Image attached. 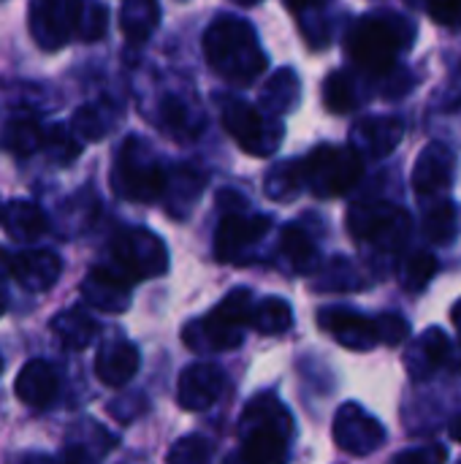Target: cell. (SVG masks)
Masks as SVG:
<instances>
[{"label":"cell","instance_id":"31","mask_svg":"<svg viewBox=\"0 0 461 464\" xmlns=\"http://www.w3.org/2000/svg\"><path fill=\"white\" fill-rule=\"evenodd\" d=\"M160 125L174 136V139H193L201 133V120L196 117V109L185 103L177 95L163 98L160 103Z\"/></svg>","mask_w":461,"mask_h":464},{"label":"cell","instance_id":"25","mask_svg":"<svg viewBox=\"0 0 461 464\" xmlns=\"http://www.w3.org/2000/svg\"><path fill=\"white\" fill-rule=\"evenodd\" d=\"M201 188H204V174L196 171L193 166H179L168 174V182H166V207L171 215H185L190 212V207L196 204V198L201 196Z\"/></svg>","mask_w":461,"mask_h":464},{"label":"cell","instance_id":"26","mask_svg":"<svg viewBox=\"0 0 461 464\" xmlns=\"http://www.w3.org/2000/svg\"><path fill=\"white\" fill-rule=\"evenodd\" d=\"M160 22V5L152 0H128L120 8V27L128 41L139 44L152 35Z\"/></svg>","mask_w":461,"mask_h":464},{"label":"cell","instance_id":"22","mask_svg":"<svg viewBox=\"0 0 461 464\" xmlns=\"http://www.w3.org/2000/svg\"><path fill=\"white\" fill-rule=\"evenodd\" d=\"M0 226L5 228V234L16 242H35L46 234L49 220L43 215V209L33 201H11L3 207V220Z\"/></svg>","mask_w":461,"mask_h":464},{"label":"cell","instance_id":"47","mask_svg":"<svg viewBox=\"0 0 461 464\" xmlns=\"http://www.w3.org/2000/svg\"><path fill=\"white\" fill-rule=\"evenodd\" d=\"M0 220H3V207H0Z\"/></svg>","mask_w":461,"mask_h":464},{"label":"cell","instance_id":"1","mask_svg":"<svg viewBox=\"0 0 461 464\" xmlns=\"http://www.w3.org/2000/svg\"><path fill=\"white\" fill-rule=\"evenodd\" d=\"M204 57L215 73L234 84L255 82L269 65L253 24L231 14L212 19V24L204 30Z\"/></svg>","mask_w":461,"mask_h":464},{"label":"cell","instance_id":"48","mask_svg":"<svg viewBox=\"0 0 461 464\" xmlns=\"http://www.w3.org/2000/svg\"><path fill=\"white\" fill-rule=\"evenodd\" d=\"M0 370H3V359H0Z\"/></svg>","mask_w":461,"mask_h":464},{"label":"cell","instance_id":"36","mask_svg":"<svg viewBox=\"0 0 461 464\" xmlns=\"http://www.w3.org/2000/svg\"><path fill=\"white\" fill-rule=\"evenodd\" d=\"M435 272H437L435 256L432 253H416V256L405 258V264L399 269V280L408 291H421L435 277Z\"/></svg>","mask_w":461,"mask_h":464},{"label":"cell","instance_id":"8","mask_svg":"<svg viewBox=\"0 0 461 464\" xmlns=\"http://www.w3.org/2000/svg\"><path fill=\"white\" fill-rule=\"evenodd\" d=\"M111 258H114V266L133 283L147 280V277H160L168 269V250L163 239L152 234L149 228H139V226L122 228L114 234Z\"/></svg>","mask_w":461,"mask_h":464},{"label":"cell","instance_id":"20","mask_svg":"<svg viewBox=\"0 0 461 464\" xmlns=\"http://www.w3.org/2000/svg\"><path fill=\"white\" fill-rule=\"evenodd\" d=\"M60 275H62V261L52 250H24L14 256L11 280H16L30 294L49 291L60 280Z\"/></svg>","mask_w":461,"mask_h":464},{"label":"cell","instance_id":"28","mask_svg":"<svg viewBox=\"0 0 461 464\" xmlns=\"http://www.w3.org/2000/svg\"><path fill=\"white\" fill-rule=\"evenodd\" d=\"M250 326L264 334V337H277V334H285L291 326H293V310L285 299L280 296H266L264 302H258L253 307V315H250Z\"/></svg>","mask_w":461,"mask_h":464},{"label":"cell","instance_id":"41","mask_svg":"<svg viewBox=\"0 0 461 464\" xmlns=\"http://www.w3.org/2000/svg\"><path fill=\"white\" fill-rule=\"evenodd\" d=\"M54 464H98V457H95L87 446L73 443V446H68V449L62 451L60 459H54Z\"/></svg>","mask_w":461,"mask_h":464},{"label":"cell","instance_id":"13","mask_svg":"<svg viewBox=\"0 0 461 464\" xmlns=\"http://www.w3.org/2000/svg\"><path fill=\"white\" fill-rule=\"evenodd\" d=\"M318 324L331 340H337L348 351H372L375 345H380L378 321L356 310H342V307L321 310Z\"/></svg>","mask_w":461,"mask_h":464},{"label":"cell","instance_id":"12","mask_svg":"<svg viewBox=\"0 0 461 464\" xmlns=\"http://www.w3.org/2000/svg\"><path fill=\"white\" fill-rule=\"evenodd\" d=\"M269 226L272 220L266 215H223L215 234V258L223 264H236L247 256L250 247H255L266 237Z\"/></svg>","mask_w":461,"mask_h":464},{"label":"cell","instance_id":"37","mask_svg":"<svg viewBox=\"0 0 461 464\" xmlns=\"http://www.w3.org/2000/svg\"><path fill=\"white\" fill-rule=\"evenodd\" d=\"M106 19H109V8L106 5H101V3H82L76 35L82 41H98L106 33Z\"/></svg>","mask_w":461,"mask_h":464},{"label":"cell","instance_id":"14","mask_svg":"<svg viewBox=\"0 0 461 464\" xmlns=\"http://www.w3.org/2000/svg\"><path fill=\"white\" fill-rule=\"evenodd\" d=\"M133 296V280L117 266H95L82 283V299L103 313H125Z\"/></svg>","mask_w":461,"mask_h":464},{"label":"cell","instance_id":"34","mask_svg":"<svg viewBox=\"0 0 461 464\" xmlns=\"http://www.w3.org/2000/svg\"><path fill=\"white\" fill-rule=\"evenodd\" d=\"M43 150L49 152V158L60 166L73 163L82 155V141L73 136V130L68 125H52L46 128V141Z\"/></svg>","mask_w":461,"mask_h":464},{"label":"cell","instance_id":"38","mask_svg":"<svg viewBox=\"0 0 461 464\" xmlns=\"http://www.w3.org/2000/svg\"><path fill=\"white\" fill-rule=\"evenodd\" d=\"M378 321V334L383 345H402L410 337V326L402 315L397 313H383L375 318Z\"/></svg>","mask_w":461,"mask_h":464},{"label":"cell","instance_id":"39","mask_svg":"<svg viewBox=\"0 0 461 464\" xmlns=\"http://www.w3.org/2000/svg\"><path fill=\"white\" fill-rule=\"evenodd\" d=\"M448 451L443 446H424V449H410V451H402L394 464H446Z\"/></svg>","mask_w":461,"mask_h":464},{"label":"cell","instance_id":"27","mask_svg":"<svg viewBox=\"0 0 461 464\" xmlns=\"http://www.w3.org/2000/svg\"><path fill=\"white\" fill-rule=\"evenodd\" d=\"M280 250L288 258V264L296 272H302V275L304 272H312L318 266V245L310 237V231L304 226H299V223L285 226V231L280 237Z\"/></svg>","mask_w":461,"mask_h":464},{"label":"cell","instance_id":"15","mask_svg":"<svg viewBox=\"0 0 461 464\" xmlns=\"http://www.w3.org/2000/svg\"><path fill=\"white\" fill-rule=\"evenodd\" d=\"M226 389V375L215 364H190L182 370L177 383V402L182 411H209Z\"/></svg>","mask_w":461,"mask_h":464},{"label":"cell","instance_id":"11","mask_svg":"<svg viewBox=\"0 0 461 464\" xmlns=\"http://www.w3.org/2000/svg\"><path fill=\"white\" fill-rule=\"evenodd\" d=\"M334 443L351 457H370L386 443V430L361 405L348 402L334 416Z\"/></svg>","mask_w":461,"mask_h":464},{"label":"cell","instance_id":"3","mask_svg":"<svg viewBox=\"0 0 461 464\" xmlns=\"http://www.w3.org/2000/svg\"><path fill=\"white\" fill-rule=\"evenodd\" d=\"M410 38H413V30L408 27L402 16L367 14L348 33V54L353 57L359 68L375 76H383L397 65Z\"/></svg>","mask_w":461,"mask_h":464},{"label":"cell","instance_id":"16","mask_svg":"<svg viewBox=\"0 0 461 464\" xmlns=\"http://www.w3.org/2000/svg\"><path fill=\"white\" fill-rule=\"evenodd\" d=\"M456 171V155L443 141H432L421 150L416 166H413V188L421 196L443 193L454 185Z\"/></svg>","mask_w":461,"mask_h":464},{"label":"cell","instance_id":"17","mask_svg":"<svg viewBox=\"0 0 461 464\" xmlns=\"http://www.w3.org/2000/svg\"><path fill=\"white\" fill-rule=\"evenodd\" d=\"M141 356L139 348L128 340H109L98 348L95 356V375L101 383L111 386V389H122L128 386L136 372H139Z\"/></svg>","mask_w":461,"mask_h":464},{"label":"cell","instance_id":"32","mask_svg":"<svg viewBox=\"0 0 461 464\" xmlns=\"http://www.w3.org/2000/svg\"><path fill=\"white\" fill-rule=\"evenodd\" d=\"M459 231V209L456 204L451 201H443L437 207H432L427 212V220H424V234L429 242L435 245H448Z\"/></svg>","mask_w":461,"mask_h":464},{"label":"cell","instance_id":"23","mask_svg":"<svg viewBox=\"0 0 461 464\" xmlns=\"http://www.w3.org/2000/svg\"><path fill=\"white\" fill-rule=\"evenodd\" d=\"M299 98H302V84L291 68L272 73V79L261 90V106L266 109L269 117L291 114L299 106Z\"/></svg>","mask_w":461,"mask_h":464},{"label":"cell","instance_id":"29","mask_svg":"<svg viewBox=\"0 0 461 464\" xmlns=\"http://www.w3.org/2000/svg\"><path fill=\"white\" fill-rule=\"evenodd\" d=\"M114 117H117V111L109 109L106 103H84L73 111L71 130L79 141H101L109 133Z\"/></svg>","mask_w":461,"mask_h":464},{"label":"cell","instance_id":"6","mask_svg":"<svg viewBox=\"0 0 461 464\" xmlns=\"http://www.w3.org/2000/svg\"><path fill=\"white\" fill-rule=\"evenodd\" d=\"M166 182L168 171L160 166L149 144L136 136L125 139L111 169L114 193L136 204H152L166 193Z\"/></svg>","mask_w":461,"mask_h":464},{"label":"cell","instance_id":"9","mask_svg":"<svg viewBox=\"0 0 461 464\" xmlns=\"http://www.w3.org/2000/svg\"><path fill=\"white\" fill-rule=\"evenodd\" d=\"M223 125L228 136L250 155L266 158L274 155L283 144V125L277 117L261 114L255 106L245 101H226L223 106Z\"/></svg>","mask_w":461,"mask_h":464},{"label":"cell","instance_id":"44","mask_svg":"<svg viewBox=\"0 0 461 464\" xmlns=\"http://www.w3.org/2000/svg\"><path fill=\"white\" fill-rule=\"evenodd\" d=\"M22 464H54L52 457H43V454H33V457H27Z\"/></svg>","mask_w":461,"mask_h":464},{"label":"cell","instance_id":"10","mask_svg":"<svg viewBox=\"0 0 461 464\" xmlns=\"http://www.w3.org/2000/svg\"><path fill=\"white\" fill-rule=\"evenodd\" d=\"M79 11L82 3L73 0H38L30 3V35L46 52L65 46L79 30Z\"/></svg>","mask_w":461,"mask_h":464},{"label":"cell","instance_id":"18","mask_svg":"<svg viewBox=\"0 0 461 464\" xmlns=\"http://www.w3.org/2000/svg\"><path fill=\"white\" fill-rule=\"evenodd\" d=\"M451 353V340L443 329L432 326L424 334L416 337V343L405 351V367L413 381H427L432 378Z\"/></svg>","mask_w":461,"mask_h":464},{"label":"cell","instance_id":"21","mask_svg":"<svg viewBox=\"0 0 461 464\" xmlns=\"http://www.w3.org/2000/svg\"><path fill=\"white\" fill-rule=\"evenodd\" d=\"M57 389H60L57 375H54L52 364L43 362V359L27 362L19 370L16 383H14V392H16L19 402H24L27 408H35V411L49 408L54 402V397H57Z\"/></svg>","mask_w":461,"mask_h":464},{"label":"cell","instance_id":"5","mask_svg":"<svg viewBox=\"0 0 461 464\" xmlns=\"http://www.w3.org/2000/svg\"><path fill=\"white\" fill-rule=\"evenodd\" d=\"M253 307V294L247 288H234L212 313L187 324L182 340L190 351H234L245 340Z\"/></svg>","mask_w":461,"mask_h":464},{"label":"cell","instance_id":"33","mask_svg":"<svg viewBox=\"0 0 461 464\" xmlns=\"http://www.w3.org/2000/svg\"><path fill=\"white\" fill-rule=\"evenodd\" d=\"M323 103L334 111V114H345V111H353L359 106V92H356V82L342 73V71H334L326 76L323 82Z\"/></svg>","mask_w":461,"mask_h":464},{"label":"cell","instance_id":"45","mask_svg":"<svg viewBox=\"0 0 461 464\" xmlns=\"http://www.w3.org/2000/svg\"><path fill=\"white\" fill-rule=\"evenodd\" d=\"M451 318H454V326H456V332H459V340H461V299L454 304V310H451Z\"/></svg>","mask_w":461,"mask_h":464},{"label":"cell","instance_id":"46","mask_svg":"<svg viewBox=\"0 0 461 464\" xmlns=\"http://www.w3.org/2000/svg\"><path fill=\"white\" fill-rule=\"evenodd\" d=\"M5 307H8V304H5V294L0 291V318H3V313H5Z\"/></svg>","mask_w":461,"mask_h":464},{"label":"cell","instance_id":"19","mask_svg":"<svg viewBox=\"0 0 461 464\" xmlns=\"http://www.w3.org/2000/svg\"><path fill=\"white\" fill-rule=\"evenodd\" d=\"M405 136V125L397 117H364L353 125V150L361 155H372V158H386L389 152H394L399 147Z\"/></svg>","mask_w":461,"mask_h":464},{"label":"cell","instance_id":"35","mask_svg":"<svg viewBox=\"0 0 461 464\" xmlns=\"http://www.w3.org/2000/svg\"><path fill=\"white\" fill-rule=\"evenodd\" d=\"M166 464H212V443L204 435H185L168 449Z\"/></svg>","mask_w":461,"mask_h":464},{"label":"cell","instance_id":"2","mask_svg":"<svg viewBox=\"0 0 461 464\" xmlns=\"http://www.w3.org/2000/svg\"><path fill=\"white\" fill-rule=\"evenodd\" d=\"M242 451L226 464H288V440L293 432L288 408L272 397L258 394L242 416Z\"/></svg>","mask_w":461,"mask_h":464},{"label":"cell","instance_id":"7","mask_svg":"<svg viewBox=\"0 0 461 464\" xmlns=\"http://www.w3.org/2000/svg\"><path fill=\"white\" fill-rule=\"evenodd\" d=\"M348 231L359 239V245L386 256H397L405 250L410 239L413 220L402 207L391 201L367 198V201H356L348 209Z\"/></svg>","mask_w":461,"mask_h":464},{"label":"cell","instance_id":"40","mask_svg":"<svg viewBox=\"0 0 461 464\" xmlns=\"http://www.w3.org/2000/svg\"><path fill=\"white\" fill-rule=\"evenodd\" d=\"M427 14H429L440 27H448V30L461 27V3H429V5H427Z\"/></svg>","mask_w":461,"mask_h":464},{"label":"cell","instance_id":"43","mask_svg":"<svg viewBox=\"0 0 461 464\" xmlns=\"http://www.w3.org/2000/svg\"><path fill=\"white\" fill-rule=\"evenodd\" d=\"M448 432H451V438H454L456 443H461V413L456 416V419H451V427H448Z\"/></svg>","mask_w":461,"mask_h":464},{"label":"cell","instance_id":"4","mask_svg":"<svg viewBox=\"0 0 461 464\" xmlns=\"http://www.w3.org/2000/svg\"><path fill=\"white\" fill-rule=\"evenodd\" d=\"M299 188L318 198H337L356 188L364 174V160L353 147L321 144L307 158L293 160Z\"/></svg>","mask_w":461,"mask_h":464},{"label":"cell","instance_id":"42","mask_svg":"<svg viewBox=\"0 0 461 464\" xmlns=\"http://www.w3.org/2000/svg\"><path fill=\"white\" fill-rule=\"evenodd\" d=\"M11 275H14V256L5 247H0V280H11Z\"/></svg>","mask_w":461,"mask_h":464},{"label":"cell","instance_id":"24","mask_svg":"<svg viewBox=\"0 0 461 464\" xmlns=\"http://www.w3.org/2000/svg\"><path fill=\"white\" fill-rule=\"evenodd\" d=\"M52 332L62 343V348H68V351H84L98 337V324L82 307H68L60 315H54Z\"/></svg>","mask_w":461,"mask_h":464},{"label":"cell","instance_id":"30","mask_svg":"<svg viewBox=\"0 0 461 464\" xmlns=\"http://www.w3.org/2000/svg\"><path fill=\"white\" fill-rule=\"evenodd\" d=\"M46 141V130L38 125L35 117H27V114H19L14 120H8L5 130H3V144L16 152V155H33L35 150H41Z\"/></svg>","mask_w":461,"mask_h":464}]
</instances>
